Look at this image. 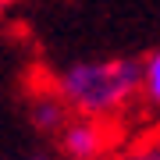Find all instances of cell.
<instances>
[{"label":"cell","instance_id":"obj_1","mask_svg":"<svg viewBox=\"0 0 160 160\" xmlns=\"http://www.w3.org/2000/svg\"><path fill=\"white\" fill-rule=\"evenodd\" d=\"M50 86L68 103L71 114L118 121L139 100V61L132 57L71 61L53 71Z\"/></svg>","mask_w":160,"mask_h":160},{"label":"cell","instance_id":"obj_2","mask_svg":"<svg viewBox=\"0 0 160 160\" xmlns=\"http://www.w3.org/2000/svg\"><path fill=\"white\" fill-rule=\"evenodd\" d=\"M57 142H61L64 160H107L110 146H114L110 121L71 114L64 121V128L57 132Z\"/></svg>","mask_w":160,"mask_h":160},{"label":"cell","instance_id":"obj_3","mask_svg":"<svg viewBox=\"0 0 160 160\" xmlns=\"http://www.w3.org/2000/svg\"><path fill=\"white\" fill-rule=\"evenodd\" d=\"M68 118H71L68 103L57 96V89H53L50 82L29 96V121H32L36 132H43V135H57Z\"/></svg>","mask_w":160,"mask_h":160},{"label":"cell","instance_id":"obj_4","mask_svg":"<svg viewBox=\"0 0 160 160\" xmlns=\"http://www.w3.org/2000/svg\"><path fill=\"white\" fill-rule=\"evenodd\" d=\"M139 100L153 114H160V46L139 61Z\"/></svg>","mask_w":160,"mask_h":160},{"label":"cell","instance_id":"obj_5","mask_svg":"<svg viewBox=\"0 0 160 160\" xmlns=\"http://www.w3.org/2000/svg\"><path fill=\"white\" fill-rule=\"evenodd\" d=\"M107 160H160V135H146V139L125 146L121 153L107 157Z\"/></svg>","mask_w":160,"mask_h":160},{"label":"cell","instance_id":"obj_6","mask_svg":"<svg viewBox=\"0 0 160 160\" xmlns=\"http://www.w3.org/2000/svg\"><path fill=\"white\" fill-rule=\"evenodd\" d=\"M29 160H57V157H29Z\"/></svg>","mask_w":160,"mask_h":160},{"label":"cell","instance_id":"obj_7","mask_svg":"<svg viewBox=\"0 0 160 160\" xmlns=\"http://www.w3.org/2000/svg\"><path fill=\"white\" fill-rule=\"evenodd\" d=\"M0 4H4V0H0Z\"/></svg>","mask_w":160,"mask_h":160}]
</instances>
